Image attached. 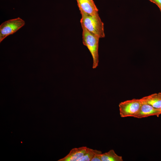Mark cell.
Instances as JSON below:
<instances>
[{
    "label": "cell",
    "instance_id": "7",
    "mask_svg": "<svg viewBox=\"0 0 161 161\" xmlns=\"http://www.w3.org/2000/svg\"><path fill=\"white\" fill-rule=\"evenodd\" d=\"M79 10L91 16L98 14V10L93 0H76Z\"/></svg>",
    "mask_w": 161,
    "mask_h": 161
},
{
    "label": "cell",
    "instance_id": "2",
    "mask_svg": "<svg viewBox=\"0 0 161 161\" xmlns=\"http://www.w3.org/2000/svg\"><path fill=\"white\" fill-rule=\"evenodd\" d=\"M81 26L83 43L92 55L93 60L92 68L95 69L98 66L99 62L98 49L100 38L90 32L83 25H81Z\"/></svg>",
    "mask_w": 161,
    "mask_h": 161
},
{
    "label": "cell",
    "instance_id": "14",
    "mask_svg": "<svg viewBox=\"0 0 161 161\" xmlns=\"http://www.w3.org/2000/svg\"></svg>",
    "mask_w": 161,
    "mask_h": 161
},
{
    "label": "cell",
    "instance_id": "1",
    "mask_svg": "<svg viewBox=\"0 0 161 161\" xmlns=\"http://www.w3.org/2000/svg\"><path fill=\"white\" fill-rule=\"evenodd\" d=\"M81 15L80 20L81 25L89 31L100 38H104V24L98 14L91 16L80 10Z\"/></svg>",
    "mask_w": 161,
    "mask_h": 161
},
{
    "label": "cell",
    "instance_id": "11",
    "mask_svg": "<svg viewBox=\"0 0 161 161\" xmlns=\"http://www.w3.org/2000/svg\"><path fill=\"white\" fill-rule=\"evenodd\" d=\"M152 3L156 4L159 7L161 12V0H149Z\"/></svg>",
    "mask_w": 161,
    "mask_h": 161
},
{
    "label": "cell",
    "instance_id": "9",
    "mask_svg": "<svg viewBox=\"0 0 161 161\" xmlns=\"http://www.w3.org/2000/svg\"><path fill=\"white\" fill-rule=\"evenodd\" d=\"M101 161H123L122 157L117 154L113 149L101 154Z\"/></svg>",
    "mask_w": 161,
    "mask_h": 161
},
{
    "label": "cell",
    "instance_id": "13",
    "mask_svg": "<svg viewBox=\"0 0 161 161\" xmlns=\"http://www.w3.org/2000/svg\"><path fill=\"white\" fill-rule=\"evenodd\" d=\"M160 111H161V107L160 108Z\"/></svg>",
    "mask_w": 161,
    "mask_h": 161
},
{
    "label": "cell",
    "instance_id": "8",
    "mask_svg": "<svg viewBox=\"0 0 161 161\" xmlns=\"http://www.w3.org/2000/svg\"><path fill=\"white\" fill-rule=\"evenodd\" d=\"M142 103L149 104L160 109L161 107V92L155 93L140 99Z\"/></svg>",
    "mask_w": 161,
    "mask_h": 161
},
{
    "label": "cell",
    "instance_id": "3",
    "mask_svg": "<svg viewBox=\"0 0 161 161\" xmlns=\"http://www.w3.org/2000/svg\"><path fill=\"white\" fill-rule=\"evenodd\" d=\"M142 105L140 99L134 98L121 102L119 104L121 117H135L138 113Z\"/></svg>",
    "mask_w": 161,
    "mask_h": 161
},
{
    "label": "cell",
    "instance_id": "5",
    "mask_svg": "<svg viewBox=\"0 0 161 161\" xmlns=\"http://www.w3.org/2000/svg\"><path fill=\"white\" fill-rule=\"evenodd\" d=\"M160 114L161 112L160 109L154 108L149 104L142 103L140 109L134 117L141 118L152 116L158 117Z\"/></svg>",
    "mask_w": 161,
    "mask_h": 161
},
{
    "label": "cell",
    "instance_id": "6",
    "mask_svg": "<svg viewBox=\"0 0 161 161\" xmlns=\"http://www.w3.org/2000/svg\"><path fill=\"white\" fill-rule=\"evenodd\" d=\"M89 148L86 146H82L72 149L69 154L58 161H77L88 151Z\"/></svg>",
    "mask_w": 161,
    "mask_h": 161
},
{
    "label": "cell",
    "instance_id": "4",
    "mask_svg": "<svg viewBox=\"0 0 161 161\" xmlns=\"http://www.w3.org/2000/svg\"><path fill=\"white\" fill-rule=\"evenodd\" d=\"M25 24L24 21L19 17L3 22L0 25V42L7 36L16 32Z\"/></svg>",
    "mask_w": 161,
    "mask_h": 161
},
{
    "label": "cell",
    "instance_id": "12",
    "mask_svg": "<svg viewBox=\"0 0 161 161\" xmlns=\"http://www.w3.org/2000/svg\"><path fill=\"white\" fill-rule=\"evenodd\" d=\"M91 161H101V154H99L95 156L92 159Z\"/></svg>",
    "mask_w": 161,
    "mask_h": 161
},
{
    "label": "cell",
    "instance_id": "10",
    "mask_svg": "<svg viewBox=\"0 0 161 161\" xmlns=\"http://www.w3.org/2000/svg\"><path fill=\"white\" fill-rule=\"evenodd\" d=\"M102 154V152L100 151L89 148L86 153L79 158L77 161H91L92 159L95 156Z\"/></svg>",
    "mask_w": 161,
    "mask_h": 161
}]
</instances>
